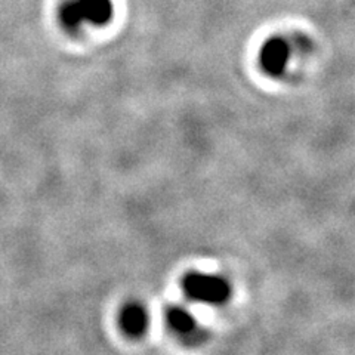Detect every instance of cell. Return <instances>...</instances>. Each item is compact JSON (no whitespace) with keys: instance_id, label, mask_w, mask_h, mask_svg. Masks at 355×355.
I'll list each match as a JSON object with an SVG mask.
<instances>
[{"instance_id":"cell-2","label":"cell","mask_w":355,"mask_h":355,"mask_svg":"<svg viewBox=\"0 0 355 355\" xmlns=\"http://www.w3.org/2000/svg\"><path fill=\"white\" fill-rule=\"evenodd\" d=\"M182 291L188 299L205 305H222L231 296L230 283L219 275L190 272L184 277Z\"/></svg>"},{"instance_id":"cell-1","label":"cell","mask_w":355,"mask_h":355,"mask_svg":"<svg viewBox=\"0 0 355 355\" xmlns=\"http://www.w3.org/2000/svg\"><path fill=\"white\" fill-rule=\"evenodd\" d=\"M113 15V0H67L58 12L61 26L69 31H77L85 24L103 27Z\"/></svg>"},{"instance_id":"cell-3","label":"cell","mask_w":355,"mask_h":355,"mask_svg":"<svg viewBox=\"0 0 355 355\" xmlns=\"http://www.w3.org/2000/svg\"><path fill=\"white\" fill-rule=\"evenodd\" d=\"M166 321L168 326L182 336L188 342H197L202 339V329L197 324V318L191 311L185 309L184 306H172L166 313Z\"/></svg>"},{"instance_id":"cell-4","label":"cell","mask_w":355,"mask_h":355,"mask_svg":"<svg viewBox=\"0 0 355 355\" xmlns=\"http://www.w3.org/2000/svg\"><path fill=\"white\" fill-rule=\"evenodd\" d=\"M150 326V315L146 306L138 302L125 305L120 313V327L130 338H141L147 333Z\"/></svg>"},{"instance_id":"cell-5","label":"cell","mask_w":355,"mask_h":355,"mask_svg":"<svg viewBox=\"0 0 355 355\" xmlns=\"http://www.w3.org/2000/svg\"><path fill=\"white\" fill-rule=\"evenodd\" d=\"M287 57H288L287 43L280 37L270 39L263 44L262 51L259 53L262 69L270 74L280 73L283 70V67H286Z\"/></svg>"}]
</instances>
